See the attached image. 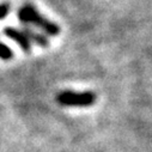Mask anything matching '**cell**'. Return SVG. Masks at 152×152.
<instances>
[{
    "instance_id": "5b68a950",
    "label": "cell",
    "mask_w": 152,
    "mask_h": 152,
    "mask_svg": "<svg viewBox=\"0 0 152 152\" xmlns=\"http://www.w3.org/2000/svg\"><path fill=\"white\" fill-rule=\"evenodd\" d=\"M12 58H13L12 49L9 46H6L5 43L0 42V59H3V60H10Z\"/></svg>"
},
{
    "instance_id": "6da1fadb",
    "label": "cell",
    "mask_w": 152,
    "mask_h": 152,
    "mask_svg": "<svg viewBox=\"0 0 152 152\" xmlns=\"http://www.w3.org/2000/svg\"><path fill=\"white\" fill-rule=\"evenodd\" d=\"M18 19L23 24H32L37 28H40L47 35L58 36L60 34L59 25L43 17L32 4H25L18 10Z\"/></svg>"
},
{
    "instance_id": "8992f818",
    "label": "cell",
    "mask_w": 152,
    "mask_h": 152,
    "mask_svg": "<svg viewBox=\"0 0 152 152\" xmlns=\"http://www.w3.org/2000/svg\"><path fill=\"white\" fill-rule=\"evenodd\" d=\"M9 12H10V5L9 4L0 5V19H4L5 17H7Z\"/></svg>"
},
{
    "instance_id": "277c9868",
    "label": "cell",
    "mask_w": 152,
    "mask_h": 152,
    "mask_svg": "<svg viewBox=\"0 0 152 152\" xmlns=\"http://www.w3.org/2000/svg\"><path fill=\"white\" fill-rule=\"evenodd\" d=\"M23 32L28 36V39H29L30 42L32 41V42H35L36 45H39L41 47H48L49 46V41H48V39L45 35L37 34V32H35V31H32L30 29H24Z\"/></svg>"
},
{
    "instance_id": "3957f363",
    "label": "cell",
    "mask_w": 152,
    "mask_h": 152,
    "mask_svg": "<svg viewBox=\"0 0 152 152\" xmlns=\"http://www.w3.org/2000/svg\"><path fill=\"white\" fill-rule=\"evenodd\" d=\"M4 35L7 36L9 39L15 41L25 53H29L31 50V42L29 41L28 36L23 32V30H18L16 28H5L4 29Z\"/></svg>"
},
{
    "instance_id": "7a4b0ae2",
    "label": "cell",
    "mask_w": 152,
    "mask_h": 152,
    "mask_svg": "<svg viewBox=\"0 0 152 152\" xmlns=\"http://www.w3.org/2000/svg\"><path fill=\"white\" fill-rule=\"evenodd\" d=\"M56 101L59 104L65 107H90L96 102V94L92 91L74 92L65 90L58 94Z\"/></svg>"
}]
</instances>
